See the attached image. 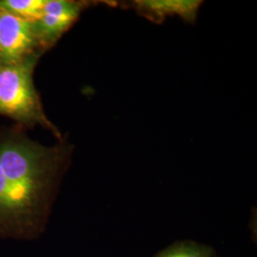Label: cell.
Listing matches in <instances>:
<instances>
[{
	"label": "cell",
	"mask_w": 257,
	"mask_h": 257,
	"mask_svg": "<svg viewBox=\"0 0 257 257\" xmlns=\"http://www.w3.org/2000/svg\"><path fill=\"white\" fill-rule=\"evenodd\" d=\"M45 2L46 0H0V9L34 23L39 19Z\"/></svg>",
	"instance_id": "6"
},
{
	"label": "cell",
	"mask_w": 257,
	"mask_h": 257,
	"mask_svg": "<svg viewBox=\"0 0 257 257\" xmlns=\"http://www.w3.org/2000/svg\"><path fill=\"white\" fill-rule=\"evenodd\" d=\"M91 5L88 1L46 0L34 28L40 46L46 53L74 26L81 13Z\"/></svg>",
	"instance_id": "4"
},
{
	"label": "cell",
	"mask_w": 257,
	"mask_h": 257,
	"mask_svg": "<svg viewBox=\"0 0 257 257\" xmlns=\"http://www.w3.org/2000/svg\"><path fill=\"white\" fill-rule=\"evenodd\" d=\"M135 6L138 12L154 20L169 16H178L193 21L200 7V2L192 0H144L137 1Z\"/></svg>",
	"instance_id": "5"
},
{
	"label": "cell",
	"mask_w": 257,
	"mask_h": 257,
	"mask_svg": "<svg viewBox=\"0 0 257 257\" xmlns=\"http://www.w3.org/2000/svg\"><path fill=\"white\" fill-rule=\"evenodd\" d=\"M41 56L16 63H0V115L22 128L42 127L59 140L63 137L43 109L34 82V73Z\"/></svg>",
	"instance_id": "2"
},
{
	"label": "cell",
	"mask_w": 257,
	"mask_h": 257,
	"mask_svg": "<svg viewBox=\"0 0 257 257\" xmlns=\"http://www.w3.org/2000/svg\"><path fill=\"white\" fill-rule=\"evenodd\" d=\"M44 54L33 22L0 9V63H16Z\"/></svg>",
	"instance_id": "3"
},
{
	"label": "cell",
	"mask_w": 257,
	"mask_h": 257,
	"mask_svg": "<svg viewBox=\"0 0 257 257\" xmlns=\"http://www.w3.org/2000/svg\"><path fill=\"white\" fill-rule=\"evenodd\" d=\"M73 147H47L25 128L0 127V237L37 238L43 231Z\"/></svg>",
	"instance_id": "1"
},
{
	"label": "cell",
	"mask_w": 257,
	"mask_h": 257,
	"mask_svg": "<svg viewBox=\"0 0 257 257\" xmlns=\"http://www.w3.org/2000/svg\"><path fill=\"white\" fill-rule=\"evenodd\" d=\"M156 257H211V251L199 245L181 243L161 251Z\"/></svg>",
	"instance_id": "7"
}]
</instances>
